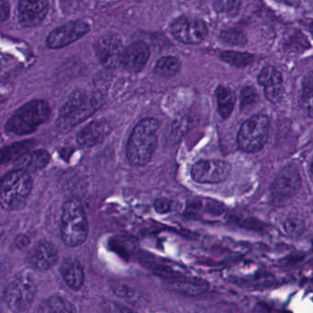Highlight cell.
I'll use <instances>...</instances> for the list:
<instances>
[{
	"label": "cell",
	"instance_id": "cell-31",
	"mask_svg": "<svg viewBox=\"0 0 313 313\" xmlns=\"http://www.w3.org/2000/svg\"><path fill=\"white\" fill-rule=\"evenodd\" d=\"M10 3L7 1H0V19L1 22H5L10 15Z\"/></svg>",
	"mask_w": 313,
	"mask_h": 313
},
{
	"label": "cell",
	"instance_id": "cell-22",
	"mask_svg": "<svg viewBox=\"0 0 313 313\" xmlns=\"http://www.w3.org/2000/svg\"><path fill=\"white\" fill-rule=\"evenodd\" d=\"M299 104L304 112L309 118H313V73L308 74L304 77Z\"/></svg>",
	"mask_w": 313,
	"mask_h": 313
},
{
	"label": "cell",
	"instance_id": "cell-2",
	"mask_svg": "<svg viewBox=\"0 0 313 313\" xmlns=\"http://www.w3.org/2000/svg\"><path fill=\"white\" fill-rule=\"evenodd\" d=\"M102 104L103 98L99 93L75 91L61 109L56 121L57 127L64 132L69 131L94 114Z\"/></svg>",
	"mask_w": 313,
	"mask_h": 313
},
{
	"label": "cell",
	"instance_id": "cell-9",
	"mask_svg": "<svg viewBox=\"0 0 313 313\" xmlns=\"http://www.w3.org/2000/svg\"><path fill=\"white\" fill-rule=\"evenodd\" d=\"M125 48L120 36L110 33L103 35L95 43V54L99 63L108 69L121 65Z\"/></svg>",
	"mask_w": 313,
	"mask_h": 313
},
{
	"label": "cell",
	"instance_id": "cell-28",
	"mask_svg": "<svg viewBox=\"0 0 313 313\" xmlns=\"http://www.w3.org/2000/svg\"><path fill=\"white\" fill-rule=\"evenodd\" d=\"M242 110H249L257 104L259 95L257 91L252 87L244 88L240 96Z\"/></svg>",
	"mask_w": 313,
	"mask_h": 313
},
{
	"label": "cell",
	"instance_id": "cell-33",
	"mask_svg": "<svg viewBox=\"0 0 313 313\" xmlns=\"http://www.w3.org/2000/svg\"><path fill=\"white\" fill-rule=\"evenodd\" d=\"M29 238L24 236V235H20L19 237H17L16 239V244L18 247H26L29 244Z\"/></svg>",
	"mask_w": 313,
	"mask_h": 313
},
{
	"label": "cell",
	"instance_id": "cell-35",
	"mask_svg": "<svg viewBox=\"0 0 313 313\" xmlns=\"http://www.w3.org/2000/svg\"><path fill=\"white\" fill-rule=\"evenodd\" d=\"M310 171H311V173L313 174V162L310 164Z\"/></svg>",
	"mask_w": 313,
	"mask_h": 313
},
{
	"label": "cell",
	"instance_id": "cell-25",
	"mask_svg": "<svg viewBox=\"0 0 313 313\" xmlns=\"http://www.w3.org/2000/svg\"><path fill=\"white\" fill-rule=\"evenodd\" d=\"M170 286L172 290L189 296H198L207 290V285L205 283L191 280L175 281L171 283Z\"/></svg>",
	"mask_w": 313,
	"mask_h": 313
},
{
	"label": "cell",
	"instance_id": "cell-21",
	"mask_svg": "<svg viewBox=\"0 0 313 313\" xmlns=\"http://www.w3.org/2000/svg\"><path fill=\"white\" fill-rule=\"evenodd\" d=\"M42 313H77L74 304L61 296H51L42 305Z\"/></svg>",
	"mask_w": 313,
	"mask_h": 313
},
{
	"label": "cell",
	"instance_id": "cell-12",
	"mask_svg": "<svg viewBox=\"0 0 313 313\" xmlns=\"http://www.w3.org/2000/svg\"><path fill=\"white\" fill-rule=\"evenodd\" d=\"M301 186V175L295 165L285 166L276 175L272 185L273 196L276 198H288L298 192Z\"/></svg>",
	"mask_w": 313,
	"mask_h": 313
},
{
	"label": "cell",
	"instance_id": "cell-10",
	"mask_svg": "<svg viewBox=\"0 0 313 313\" xmlns=\"http://www.w3.org/2000/svg\"><path fill=\"white\" fill-rule=\"evenodd\" d=\"M231 167L222 160H201L194 164L191 176L200 184H218L227 179Z\"/></svg>",
	"mask_w": 313,
	"mask_h": 313
},
{
	"label": "cell",
	"instance_id": "cell-15",
	"mask_svg": "<svg viewBox=\"0 0 313 313\" xmlns=\"http://www.w3.org/2000/svg\"><path fill=\"white\" fill-rule=\"evenodd\" d=\"M47 1H19V22L24 28H33L41 23L48 12Z\"/></svg>",
	"mask_w": 313,
	"mask_h": 313
},
{
	"label": "cell",
	"instance_id": "cell-26",
	"mask_svg": "<svg viewBox=\"0 0 313 313\" xmlns=\"http://www.w3.org/2000/svg\"><path fill=\"white\" fill-rule=\"evenodd\" d=\"M31 144H32L31 142H23V143H14L12 145L4 148L2 150V159H1L2 164L18 160L19 157L29 152L28 150Z\"/></svg>",
	"mask_w": 313,
	"mask_h": 313
},
{
	"label": "cell",
	"instance_id": "cell-18",
	"mask_svg": "<svg viewBox=\"0 0 313 313\" xmlns=\"http://www.w3.org/2000/svg\"><path fill=\"white\" fill-rule=\"evenodd\" d=\"M50 153L45 150H36L29 152L19 157L14 163L15 169L33 173L42 170L50 163Z\"/></svg>",
	"mask_w": 313,
	"mask_h": 313
},
{
	"label": "cell",
	"instance_id": "cell-34",
	"mask_svg": "<svg viewBox=\"0 0 313 313\" xmlns=\"http://www.w3.org/2000/svg\"><path fill=\"white\" fill-rule=\"evenodd\" d=\"M308 30H309V32L313 35V20L309 23V26H308Z\"/></svg>",
	"mask_w": 313,
	"mask_h": 313
},
{
	"label": "cell",
	"instance_id": "cell-6",
	"mask_svg": "<svg viewBox=\"0 0 313 313\" xmlns=\"http://www.w3.org/2000/svg\"><path fill=\"white\" fill-rule=\"evenodd\" d=\"M270 120L263 114L253 116L244 121L237 135L238 147L245 152H257L266 145Z\"/></svg>",
	"mask_w": 313,
	"mask_h": 313
},
{
	"label": "cell",
	"instance_id": "cell-17",
	"mask_svg": "<svg viewBox=\"0 0 313 313\" xmlns=\"http://www.w3.org/2000/svg\"><path fill=\"white\" fill-rule=\"evenodd\" d=\"M111 133V125L105 120H94L77 134V143L83 147H93L102 143Z\"/></svg>",
	"mask_w": 313,
	"mask_h": 313
},
{
	"label": "cell",
	"instance_id": "cell-13",
	"mask_svg": "<svg viewBox=\"0 0 313 313\" xmlns=\"http://www.w3.org/2000/svg\"><path fill=\"white\" fill-rule=\"evenodd\" d=\"M258 83L264 88L265 96L269 101L278 103L284 95L283 76L274 66L264 67L258 74Z\"/></svg>",
	"mask_w": 313,
	"mask_h": 313
},
{
	"label": "cell",
	"instance_id": "cell-8",
	"mask_svg": "<svg viewBox=\"0 0 313 313\" xmlns=\"http://www.w3.org/2000/svg\"><path fill=\"white\" fill-rule=\"evenodd\" d=\"M170 32L178 42L185 44H198L207 37V27L201 19L183 16L171 23Z\"/></svg>",
	"mask_w": 313,
	"mask_h": 313
},
{
	"label": "cell",
	"instance_id": "cell-27",
	"mask_svg": "<svg viewBox=\"0 0 313 313\" xmlns=\"http://www.w3.org/2000/svg\"><path fill=\"white\" fill-rule=\"evenodd\" d=\"M221 39L222 42L234 46H244L246 42V38L244 33L235 29L223 31L221 34Z\"/></svg>",
	"mask_w": 313,
	"mask_h": 313
},
{
	"label": "cell",
	"instance_id": "cell-1",
	"mask_svg": "<svg viewBox=\"0 0 313 313\" xmlns=\"http://www.w3.org/2000/svg\"><path fill=\"white\" fill-rule=\"evenodd\" d=\"M159 120L146 118L134 127L127 144V158L134 166H146L151 161L157 146Z\"/></svg>",
	"mask_w": 313,
	"mask_h": 313
},
{
	"label": "cell",
	"instance_id": "cell-29",
	"mask_svg": "<svg viewBox=\"0 0 313 313\" xmlns=\"http://www.w3.org/2000/svg\"><path fill=\"white\" fill-rule=\"evenodd\" d=\"M102 307L108 313H137L133 308L114 300L106 299L102 302Z\"/></svg>",
	"mask_w": 313,
	"mask_h": 313
},
{
	"label": "cell",
	"instance_id": "cell-14",
	"mask_svg": "<svg viewBox=\"0 0 313 313\" xmlns=\"http://www.w3.org/2000/svg\"><path fill=\"white\" fill-rule=\"evenodd\" d=\"M57 261L58 252L56 246L47 241L38 243L29 253V264L36 270H49L56 266Z\"/></svg>",
	"mask_w": 313,
	"mask_h": 313
},
{
	"label": "cell",
	"instance_id": "cell-5",
	"mask_svg": "<svg viewBox=\"0 0 313 313\" xmlns=\"http://www.w3.org/2000/svg\"><path fill=\"white\" fill-rule=\"evenodd\" d=\"M33 189V178L26 171L14 169L6 174L0 184V202L5 211L19 208Z\"/></svg>",
	"mask_w": 313,
	"mask_h": 313
},
{
	"label": "cell",
	"instance_id": "cell-32",
	"mask_svg": "<svg viewBox=\"0 0 313 313\" xmlns=\"http://www.w3.org/2000/svg\"><path fill=\"white\" fill-rule=\"evenodd\" d=\"M154 207L156 208L157 212L165 213L170 210V202L166 199H158L154 203Z\"/></svg>",
	"mask_w": 313,
	"mask_h": 313
},
{
	"label": "cell",
	"instance_id": "cell-4",
	"mask_svg": "<svg viewBox=\"0 0 313 313\" xmlns=\"http://www.w3.org/2000/svg\"><path fill=\"white\" fill-rule=\"evenodd\" d=\"M51 116V108L48 102L35 99L26 103L15 111L6 122L7 133L13 135L32 134Z\"/></svg>",
	"mask_w": 313,
	"mask_h": 313
},
{
	"label": "cell",
	"instance_id": "cell-19",
	"mask_svg": "<svg viewBox=\"0 0 313 313\" xmlns=\"http://www.w3.org/2000/svg\"><path fill=\"white\" fill-rule=\"evenodd\" d=\"M61 275L71 290H79L85 283L83 267L77 260L67 259L61 267Z\"/></svg>",
	"mask_w": 313,
	"mask_h": 313
},
{
	"label": "cell",
	"instance_id": "cell-24",
	"mask_svg": "<svg viewBox=\"0 0 313 313\" xmlns=\"http://www.w3.org/2000/svg\"><path fill=\"white\" fill-rule=\"evenodd\" d=\"M220 58L227 64L240 68L248 66L253 64L254 61V56L253 55L236 51H223L220 55Z\"/></svg>",
	"mask_w": 313,
	"mask_h": 313
},
{
	"label": "cell",
	"instance_id": "cell-7",
	"mask_svg": "<svg viewBox=\"0 0 313 313\" xmlns=\"http://www.w3.org/2000/svg\"><path fill=\"white\" fill-rule=\"evenodd\" d=\"M36 291V285L31 278L26 276L17 277L6 288V305L13 312H23L33 304Z\"/></svg>",
	"mask_w": 313,
	"mask_h": 313
},
{
	"label": "cell",
	"instance_id": "cell-11",
	"mask_svg": "<svg viewBox=\"0 0 313 313\" xmlns=\"http://www.w3.org/2000/svg\"><path fill=\"white\" fill-rule=\"evenodd\" d=\"M90 31L87 22L82 20L70 21L55 29L47 37V45L51 49H60L83 37Z\"/></svg>",
	"mask_w": 313,
	"mask_h": 313
},
{
	"label": "cell",
	"instance_id": "cell-3",
	"mask_svg": "<svg viewBox=\"0 0 313 313\" xmlns=\"http://www.w3.org/2000/svg\"><path fill=\"white\" fill-rule=\"evenodd\" d=\"M88 217L83 205L77 198H71L63 206L60 233L63 242L69 247H77L87 241Z\"/></svg>",
	"mask_w": 313,
	"mask_h": 313
},
{
	"label": "cell",
	"instance_id": "cell-16",
	"mask_svg": "<svg viewBox=\"0 0 313 313\" xmlns=\"http://www.w3.org/2000/svg\"><path fill=\"white\" fill-rule=\"evenodd\" d=\"M150 58V48L142 41L134 42L126 47L121 65L132 73H138L144 68Z\"/></svg>",
	"mask_w": 313,
	"mask_h": 313
},
{
	"label": "cell",
	"instance_id": "cell-20",
	"mask_svg": "<svg viewBox=\"0 0 313 313\" xmlns=\"http://www.w3.org/2000/svg\"><path fill=\"white\" fill-rule=\"evenodd\" d=\"M216 98L219 114L222 119H228L234 109V93L225 86H219L216 89Z\"/></svg>",
	"mask_w": 313,
	"mask_h": 313
},
{
	"label": "cell",
	"instance_id": "cell-30",
	"mask_svg": "<svg viewBox=\"0 0 313 313\" xmlns=\"http://www.w3.org/2000/svg\"><path fill=\"white\" fill-rule=\"evenodd\" d=\"M215 8L217 10L221 11L222 13L228 14H235L238 12L241 3L238 1H225V2H216Z\"/></svg>",
	"mask_w": 313,
	"mask_h": 313
},
{
	"label": "cell",
	"instance_id": "cell-23",
	"mask_svg": "<svg viewBox=\"0 0 313 313\" xmlns=\"http://www.w3.org/2000/svg\"><path fill=\"white\" fill-rule=\"evenodd\" d=\"M181 70V62L175 56H164L157 61L154 71L157 74L170 77L178 74Z\"/></svg>",
	"mask_w": 313,
	"mask_h": 313
}]
</instances>
